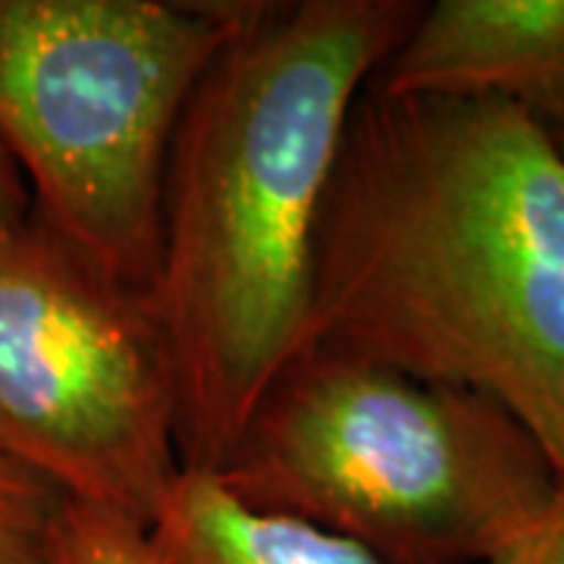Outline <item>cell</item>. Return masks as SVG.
Segmentation results:
<instances>
[{"label": "cell", "instance_id": "cell-9", "mask_svg": "<svg viewBox=\"0 0 564 564\" xmlns=\"http://www.w3.org/2000/svg\"><path fill=\"white\" fill-rule=\"evenodd\" d=\"M63 502L44 477L0 452V564H39Z\"/></svg>", "mask_w": 564, "mask_h": 564}, {"label": "cell", "instance_id": "cell-4", "mask_svg": "<svg viewBox=\"0 0 564 564\" xmlns=\"http://www.w3.org/2000/svg\"><path fill=\"white\" fill-rule=\"evenodd\" d=\"M245 3L0 0V148L32 214L151 292L173 132Z\"/></svg>", "mask_w": 564, "mask_h": 564}, {"label": "cell", "instance_id": "cell-6", "mask_svg": "<svg viewBox=\"0 0 564 564\" xmlns=\"http://www.w3.org/2000/svg\"><path fill=\"white\" fill-rule=\"evenodd\" d=\"M377 98L505 101L564 132V0L423 3L367 85Z\"/></svg>", "mask_w": 564, "mask_h": 564}, {"label": "cell", "instance_id": "cell-7", "mask_svg": "<svg viewBox=\"0 0 564 564\" xmlns=\"http://www.w3.org/2000/svg\"><path fill=\"white\" fill-rule=\"evenodd\" d=\"M148 536L161 564H386L351 540L242 505L214 474L182 467Z\"/></svg>", "mask_w": 564, "mask_h": 564}, {"label": "cell", "instance_id": "cell-8", "mask_svg": "<svg viewBox=\"0 0 564 564\" xmlns=\"http://www.w3.org/2000/svg\"><path fill=\"white\" fill-rule=\"evenodd\" d=\"M39 564H161V558L148 527L107 508L63 502Z\"/></svg>", "mask_w": 564, "mask_h": 564}, {"label": "cell", "instance_id": "cell-1", "mask_svg": "<svg viewBox=\"0 0 564 564\" xmlns=\"http://www.w3.org/2000/svg\"><path fill=\"white\" fill-rule=\"evenodd\" d=\"M307 351L480 392L564 474V151L543 122L364 91L321 210Z\"/></svg>", "mask_w": 564, "mask_h": 564}, {"label": "cell", "instance_id": "cell-3", "mask_svg": "<svg viewBox=\"0 0 564 564\" xmlns=\"http://www.w3.org/2000/svg\"><path fill=\"white\" fill-rule=\"evenodd\" d=\"M214 474L248 508L329 530L386 564H489L562 480L499 402L321 351L273 380Z\"/></svg>", "mask_w": 564, "mask_h": 564}, {"label": "cell", "instance_id": "cell-12", "mask_svg": "<svg viewBox=\"0 0 564 564\" xmlns=\"http://www.w3.org/2000/svg\"><path fill=\"white\" fill-rule=\"evenodd\" d=\"M552 139L558 141V144H562V151H564V132H562V135H552Z\"/></svg>", "mask_w": 564, "mask_h": 564}, {"label": "cell", "instance_id": "cell-11", "mask_svg": "<svg viewBox=\"0 0 564 564\" xmlns=\"http://www.w3.org/2000/svg\"><path fill=\"white\" fill-rule=\"evenodd\" d=\"M32 217V195L29 185L10 161V154L0 148V236L20 229L22 223Z\"/></svg>", "mask_w": 564, "mask_h": 564}, {"label": "cell", "instance_id": "cell-5", "mask_svg": "<svg viewBox=\"0 0 564 564\" xmlns=\"http://www.w3.org/2000/svg\"><path fill=\"white\" fill-rule=\"evenodd\" d=\"M0 452L66 502L141 527L182 470L176 380L148 295L35 214L0 236Z\"/></svg>", "mask_w": 564, "mask_h": 564}, {"label": "cell", "instance_id": "cell-2", "mask_svg": "<svg viewBox=\"0 0 564 564\" xmlns=\"http://www.w3.org/2000/svg\"><path fill=\"white\" fill-rule=\"evenodd\" d=\"M421 7L245 3L185 104L148 292L176 380L182 467L220 470L299 358L345 129Z\"/></svg>", "mask_w": 564, "mask_h": 564}, {"label": "cell", "instance_id": "cell-10", "mask_svg": "<svg viewBox=\"0 0 564 564\" xmlns=\"http://www.w3.org/2000/svg\"><path fill=\"white\" fill-rule=\"evenodd\" d=\"M489 564H564V474L543 514Z\"/></svg>", "mask_w": 564, "mask_h": 564}]
</instances>
